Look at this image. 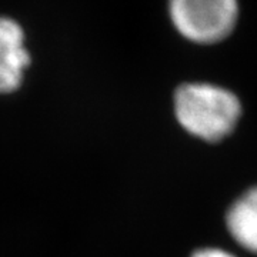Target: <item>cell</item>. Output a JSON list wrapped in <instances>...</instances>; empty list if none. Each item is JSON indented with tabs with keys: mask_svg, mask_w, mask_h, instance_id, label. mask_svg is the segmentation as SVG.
<instances>
[{
	"mask_svg": "<svg viewBox=\"0 0 257 257\" xmlns=\"http://www.w3.org/2000/svg\"><path fill=\"white\" fill-rule=\"evenodd\" d=\"M30 64V55L25 49L16 52H0V94L18 90L23 83L25 70Z\"/></svg>",
	"mask_w": 257,
	"mask_h": 257,
	"instance_id": "cell-4",
	"label": "cell"
},
{
	"mask_svg": "<svg viewBox=\"0 0 257 257\" xmlns=\"http://www.w3.org/2000/svg\"><path fill=\"white\" fill-rule=\"evenodd\" d=\"M173 111L189 135L207 143H217L234 132L241 117V103L223 86L189 82L176 89Z\"/></svg>",
	"mask_w": 257,
	"mask_h": 257,
	"instance_id": "cell-1",
	"label": "cell"
},
{
	"mask_svg": "<svg viewBox=\"0 0 257 257\" xmlns=\"http://www.w3.org/2000/svg\"><path fill=\"white\" fill-rule=\"evenodd\" d=\"M25 49V33L16 20L0 16V52Z\"/></svg>",
	"mask_w": 257,
	"mask_h": 257,
	"instance_id": "cell-5",
	"label": "cell"
},
{
	"mask_svg": "<svg viewBox=\"0 0 257 257\" xmlns=\"http://www.w3.org/2000/svg\"><path fill=\"white\" fill-rule=\"evenodd\" d=\"M167 15L184 40L211 46L234 32L240 3L239 0H167Z\"/></svg>",
	"mask_w": 257,
	"mask_h": 257,
	"instance_id": "cell-2",
	"label": "cell"
},
{
	"mask_svg": "<svg viewBox=\"0 0 257 257\" xmlns=\"http://www.w3.org/2000/svg\"><path fill=\"white\" fill-rule=\"evenodd\" d=\"M190 257H236L234 254L229 253L227 250H223L219 247H204L199 248L193 253Z\"/></svg>",
	"mask_w": 257,
	"mask_h": 257,
	"instance_id": "cell-6",
	"label": "cell"
},
{
	"mask_svg": "<svg viewBox=\"0 0 257 257\" xmlns=\"http://www.w3.org/2000/svg\"><path fill=\"white\" fill-rule=\"evenodd\" d=\"M226 227L239 246L257 254V186L243 193L230 206Z\"/></svg>",
	"mask_w": 257,
	"mask_h": 257,
	"instance_id": "cell-3",
	"label": "cell"
}]
</instances>
